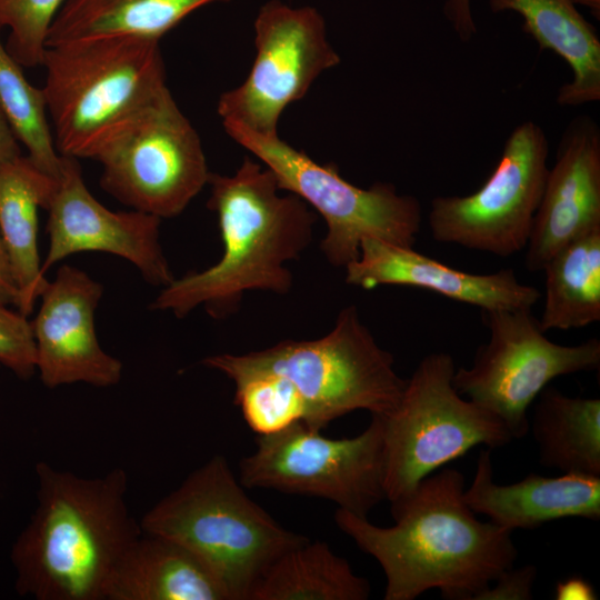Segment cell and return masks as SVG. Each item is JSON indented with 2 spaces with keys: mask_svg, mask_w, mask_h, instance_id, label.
<instances>
[{
  "mask_svg": "<svg viewBox=\"0 0 600 600\" xmlns=\"http://www.w3.org/2000/svg\"><path fill=\"white\" fill-rule=\"evenodd\" d=\"M464 477L441 468L391 507L394 524L337 509L334 521L386 576L384 600H413L439 589L442 598L477 600L518 556L512 531L477 519L463 498Z\"/></svg>",
  "mask_w": 600,
  "mask_h": 600,
  "instance_id": "cell-1",
  "label": "cell"
},
{
  "mask_svg": "<svg viewBox=\"0 0 600 600\" xmlns=\"http://www.w3.org/2000/svg\"><path fill=\"white\" fill-rule=\"evenodd\" d=\"M208 208L217 214L223 252L200 272L173 279L151 309L183 318L199 306L214 319L240 307L246 291L283 294L293 280L286 263L312 239L316 216L296 194H280L269 168L246 157L233 174L211 173Z\"/></svg>",
  "mask_w": 600,
  "mask_h": 600,
  "instance_id": "cell-2",
  "label": "cell"
},
{
  "mask_svg": "<svg viewBox=\"0 0 600 600\" xmlns=\"http://www.w3.org/2000/svg\"><path fill=\"white\" fill-rule=\"evenodd\" d=\"M36 474V510L11 550L17 591L37 600H104L113 569L142 534L127 506L126 471L86 478L41 461Z\"/></svg>",
  "mask_w": 600,
  "mask_h": 600,
  "instance_id": "cell-3",
  "label": "cell"
},
{
  "mask_svg": "<svg viewBox=\"0 0 600 600\" xmlns=\"http://www.w3.org/2000/svg\"><path fill=\"white\" fill-rule=\"evenodd\" d=\"M41 88L60 156L94 159L167 86L160 41L116 37L48 47Z\"/></svg>",
  "mask_w": 600,
  "mask_h": 600,
  "instance_id": "cell-4",
  "label": "cell"
},
{
  "mask_svg": "<svg viewBox=\"0 0 600 600\" xmlns=\"http://www.w3.org/2000/svg\"><path fill=\"white\" fill-rule=\"evenodd\" d=\"M140 527L143 533L171 539L201 558L230 600H249L269 567L309 540L282 527L251 500L221 454L158 501Z\"/></svg>",
  "mask_w": 600,
  "mask_h": 600,
  "instance_id": "cell-5",
  "label": "cell"
},
{
  "mask_svg": "<svg viewBox=\"0 0 600 600\" xmlns=\"http://www.w3.org/2000/svg\"><path fill=\"white\" fill-rule=\"evenodd\" d=\"M201 363L232 381L258 373L283 377L304 402L303 423L316 430L356 410L390 414L406 384L394 370L392 354L378 344L356 306L343 308L331 331L319 339L209 356Z\"/></svg>",
  "mask_w": 600,
  "mask_h": 600,
  "instance_id": "cell-6",
  "label": "cell"
},
{
  "mask_svg": "<svg viewBox=\"0 0 600 600\" xmlns=\"http://www.w3.org/2000/svg\"><path fill=\"white\" fill-rule=\"evenodd\" d=\"M451 354L432 352L406 380L397 408L383 419V488L394 507L429 474L484 444L513 438L492 412L461 396L452 384Z\"/></svg>",
  "mask_w": 600,
  "mask_h": 600,
  "instance_id": "cell-7",
  "label": "cell"
},
{
  "mask_svg": "<svg viewBox=\"0 0 600 600\" xmlns=\"http://www.w3.org/2000/svg\"><path fill=\"white\" fill-rule=\"evenodd\" d=\"M232 140L271 170L280 190L302 199L324 220L327 233L320 248L334 267L346 268L360 254L361 241L379 239L413 248L421 228L419 200L399 194L392 183L359 188L341 177L336 164H321L281 140L237 122H222Z\"/></svg>",
  "mask_w": 600,
  "mask_h": 600,
  "instance_id": "cell-8",
  "label": "cell"
},
{
  "mask_svg": "<svg viewBox=\"0 0 600 600\" xmlns=\"http://www.w3.org/2000/svg\"><path fill=\"white\" fill-rule=\"evenodd\" d=\"M101 188L132 210L180 214L208 184L201 139L168 87L118 129L94 159Z\"/></svg>",
  "mask_w": 600,
  "mask_h": 600,
  "instance_id": "cell-9",
  "label": "cell"
},
{
  "mask_svg": "<svg viewBox=\"0 0 600 600\" xmlns=\"http://www.w3.org/2000/svg\"><path fill=\"white\" fill-rule=\"evenodd\" d=\"M256 443L240 462L244 488L322 498L363 518L386 499L381 416L371 414L369 426L353 438L330 439L298 422L257 436Z\"/></svg>",
  "mask_w": 600,
  "mask_h": 600,
  "instance_id": "cell-10",
  "label": "cell"
},
{
  "mask_svg": "<svg viewBox=\"0 0 600 600\" xmlns=\"http://www.w3.org/2000/svg\"><path fill=\"white\" fill-rule=\"evenodd\" d=\"M489 340L472 366L454 370L452 384L464 398L496 414L513 439L529 431L528 409L557 377L600 366V340L563 346L549 340L531 309L482 311Z\"/></svg>",
  "mask_w": 600,
  "mask_h": 600,
  "instance_id": "cell-11",
  "label": "cell"
},
{
  "mask_svg": "<svg viewBox=\"0 0 600 600\" xmlns=\"http://www.w3.org/2000/svg\"><path fill=\"white\" fill-rule=\"evenodd\" d=\"M548 153L540 126L533 121L517 126L477 191L432 199V238L502 258L526 249L549 171Z\"/></svg>",
  "mask_w": 600,
  "mask_h": 600,
  "instance_id": "cell-12",
  "label": "cell"
},
{
  "mask_svg": "<svg viewBox=\"0 0 600 600\" xmlns=\"http://www.w3.org/2000/svg\"><path fill=\"white\" fill-rule=\"evenodd\" d=\"M254 46L249 74L219 97L217 112L221 122L273 136L284 109L303 98L323 71L338 66L340 56L316 8H296L280 0H269L259 9Z\"/></svg>",
  "mask_w": 600,
  "mask_h": 600,
  "instance_id": "cell-13",
  "label": "cell"
},
{
  "mask_svg": "<svg viewBox=\"0 0 600 600\" xmlns=\"http://www.w3.org/2000/svg\"><path fill=\"white\" fill-rule=\"evenodd\" d=\"M49 247L46 274L54 263L82 251H102L131 262L153 286L174 278L160 244L161 219L141 211H112L89 191L78 159L63 157L54 193L46 209Z\"/></svg>",
  "mask_w": 600,
  "mask_h": 600,
  "instance_id": "cell-14",
  "label": "cell"
},
{
  "mask_svg": "<svg viewBox=\"0 0 600 600\" xmlns=\"http://www.w3.org/2000/svg\"><path fill=\"white\" fill-rule=\"evenodd\" d=\"M103 287L82 270L62 266L40 298L31 322L42 383L111 387L122 377V362L106 352L97 338L94 312Z\"/></svg>",
  "mask_w": 600,
  "mask_h": 600,
  "instance_id": "cell-15",
  "label": "cell"
},
{
  "mask_svg": "<svg viewBox=\"0 0 600 600\" xmlns=\"http://www.w3.org/2000/svg\"><path fill=\"white\" fill-rule=\"evenodd\" d=\"M600 228V130L576 117L559 142L526 247L524 266L542 271L566 244Z\"/></svg>",
  "mask_w": 600,
  "mask_h": 600,
  "instance_id": "cell-16",
  "label": "cell"
},
{
  "mask_svg": "<svg viewBox=\"0 0 600 600\" xmlns=\"http://www.w3.org/2000/svg\"><path fill=\"white\" fill-rule=\"evenodd\" d=\"M346 282L362 289L379 286L421 288L481 311L532 309L538 288L522 283L512 269L492 273L457 270L413 248L366 238L359 257L346 267Z\"/></svg>",
  "mask_w": 600,
  "mask_h": 600,
  "instance_id": "cell-17",
  "label": "cell"
},
{
  "mask_svg": "<svg viewBox=\"0 0 600 600\" xmlns=\"http://www.w3.org/2000/svg\"><path fill=\"white\" fill-rule=\"evenodd\" d=\"M489 3L493 12H518L523 19L522 30L540 49L554 52L570 67L572 79L559 89V104L580 106L600 100V41L573 0H489ZM444 14L462 41L476 33L470 0H447Z\"/></svg>",
  "mask_w": 600,
  "mask_h": 600,
  "instance_id": "cell-18",
  "label": "cell"
},
{
  "mask_svg": "<svg viewBox=\"0 0 600 600\" xmlns=\"http://www.w3.org/2000/svg\"><path fill=\"white\" fill-rule=\"evenodd\" d=\"M463 498L474 513L488 516L491 522L512 532L570 517L596 521L600 518V477L530 473L516 483L497 484L490 449H483Z\"/></svg>",
  "mask_w": 600,
  "mask_h": 600,
  "instance_id": "cell-19",
  "label": "cell"
},
{
  "mask_svg": "<svg viewBox=\"0 0 600 600\" xmlns=\"http://www.w3.org/2000/svg\"><path fill=\"white\" fill-rule=\"evenodd\" d=\"M104 600H230L212 569L184 546L143 533L113 569Z\"/></svg>",
  "mask_w": 600,
  "mask_h": 600,
  "instance_id": "cell-20",
  "label": "cell"
},
{
  "mask_svg": "<svg viewBox=\"0 0 600 600\" xmlns=\"http://www.w3.org/2000/svg\"><path fill=\"white\" fill-rule=\"evenodd\" d=\"M57 182L28 156L0 164V237L18 291L16 307L26 317L49 282L38 252V210L47 209Z\"/></svg>",
  "mask_w": 600,
  "mask_h": 600,
  "instance_id": "cell-21",
  "label": "cell"
},
{
  "mask_svg": "<svg viewBox=\"0 0 600 600\" xmlns=\"http://www.w3.org/2000/svg\"><path fill=\"white\" fill-rule=\"evenodd\" d=\"M231 0H67L57 14L47 48L101 38L160 41L193 11Z\"/></svg>",
  "mask_w": 600,
  "mask_h": 600,
  "instance_id": "cell-22",
  "label": "cell"
},
{
  "mask_svg": "<svg viewBox=\"0 0 600 600\" xmlns=\"http://www.w3.org/2000/svg\"><path fill=\"white\" fill-rule=\"evenodd\" d=\"M536 400L529 429L540 464L600 477V399L569 397L546 387Z\"/></svg>",
  "mask_w": 600,
  "mask_h": 600,
  "instance_id": "cell-23",
  "label": "cell"
},
{
  "mask_svg": "<svg viewBox=\"0 0 600 600\" xmlns=\"http://www.w3.org/2000/svg\"><path fill=\"white\" fill-rule=\"evenodd\" d=\"M370 583L320 540H307L278 558L249 600H366Z\"/></svg>",
  "mask_w": 600,
  "mask_h": 600,
  "instance_id": "cell-24",
  "label": "cell"
},
{
  "mask_svg": "<svg viewBox=\"0 0 600 600\" xmlns=\"http://www.w3.org/2000/svg\"><path fill=\"white\" fill-rule=\"evenodd\" d=\"M544 332L587 327L600 320V228L561 248L542 269Z\"/></svg>",
  "mask_w": 600,
  "mask_h": 600,
  "instance_id": "cell-25",
  "label": "cell"
},
{
  "mask_svg": "<svg viewBox=\"0 0 600 600\" xmlns=\"http://www.w3.org/2000/svg\"><path fill=\"white\" fill-rule=\"evenodd\" d=\"M0 104L28 157L42 171L59 178V154L49 123L41 88L32 86L22 67L0 39Z\"/></svg>",
  "mask_w": 600,
  "mask_h": 600,
  "instance_id": "cell-26",
  "label": "cell"
},
{
  "mask_svg": "<svg viewBox=\"0 0 600 600\" xmlns=\"http://www.w3.org/2000/svg\"><path fill=\"white\" fill-rule=\"evenodd\" d=\"M234 403L256 436L278 433L306 419V406L290 381L273 373L239 378Z\"/></svg>",
  "mask_w": 600,
  "mask_h": 600,
  "instance_id": "cell-27",
  "label": "cell"
},
{
  "mask_svg": "<svg viewBox=\"0 0 600 600\" xmlns=\"http://www.w3.org/2000/svg\"><path fill=\"white\" fill-rule=\"evenodd\" d=\"M67 0H0V31L6 48L22 68L41 66L50 28Z\"/></svg>",
  "mask_w": 600,
  "mask_h": 600,
  "instance_id": "cell-28",
  "label": "cell"
},
{
  "mask_svg": "<svg viewBox=\"0 0 600 600\" xmlns=\"http://www.w3.org/2000/svg\"><path fill=\"white\" fill-rule=\"evenodd\" d=\"M0 363L23 379L37 371L31 322L19 311H11L2 303H0Z\"/></svg>",
  "mask_w": 600,
  "mask_h": 600,
  "instance_id": "cell-29",
  "label": "cell"
},
{
  "mask_svg": "<svg viewBox=\"0 0 600 600\" xmlns=\"http://www.w3.org/2000/svg\"><path fill=\"white\" fill-rule=\"evenodd\" d=\"M537 569L528 564L503 571L484 589L477 600H530Z\"/></svg>",
  "mask_w": 600,
  "mask_h": 600,
  "instance_id": "cell-30",
  "label": "cell"
},
{
  "mask_svg": "<svg viewBox=\"0 0 600 600\" xmlns=\"http://www.w3.org/2000/svg\"><path fill=\"white\" fill-rule=\"evenodd\" d=\"M554 599L596 600L598 596L593 586L587 579L580 576H572L556 584Z\"/></svg>",
  "mask_w": 600,
  "mask_h": 600,
  "instance_id": "cell-31",
  "label": "cell"
},
{
  "mask_svg": "<svg viewBox=\"0 0 600 600\" xmlns=\"http://www.w3.org/2000/svg\"><path fill=\"white\" fill-rule=\"evenodd\" d=\"M18 138L0 104V164L21 154Z\"/></svg>",
  "mask_w": 600,
  "mask_h": 600,
  "instance_id": "cell-32",
  "label": "cell"
},
{
  "mask_svg": "<svg viewBox=\"0 0 600 600\" xmlns=\"http://www.w3.org/2000/svg\"><path fill=\"white\" fill-rule=\"evenodd\" d=\"M18 291L12 278L9 261L0 237V303L17 306Z\"/></svg>",
  "mask_w": 600,
  "mask_h": 600,
  "instance_id": "cell-33",
  "label": "cell"
}]
</instances>
